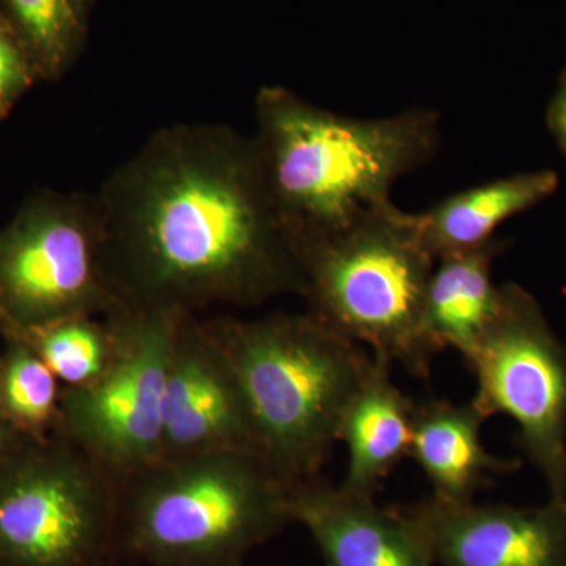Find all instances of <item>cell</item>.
Wrapping results in <instances>:
<instances>
[{
  "mask_svg": "<svg viewBox=\"0 0 566 566\" xmlns=\"http://www.w3.org/2000/svg\"><path fill=\"white\" fill-rule=\"evenodd\" d=\"M293 245L308 314L415 378L430 376L436 353L424 337L423 304L436 259L416 212L392 202Z\"/></svg>",
  "mask_w": 566,
  "mask_h": 566,
  "instance_id": "5b68a950",
  "label": "cell"
},
{
  "mask_svg": "<svg viewBox=\"0 0 566 566\" xmlns=\"http://www.w3.org/2000/svg\"><path fill=\"white\" fill-rule=\"evenodd\" d=\"M290 480L259 453L159 460L126 476L115 558L144 566H244L293 524Z\"/></svg>",
  "mask_w": 566,
  "mask_h": 566,
  "instance_id": "3957f363",
  "label": "cell"
},
{
  "mask_svg": "<svg viewBox=\"0 0 566 566\" xmlns=\"http://www.w3.org/2000/svg\"><path fill=\"white\" fill-rule=\"evenodd\" d=\"M18 331V340L31 346L65 387L98 378L114 354V329L107 316H69Z\"/></svg>",
  "mask_w": 566,
  "mask_h": 566,
  "instance_id": "e0dca14e",
  "label": "cell"
},
{
  "mask_svg": "<svg viewBox=\"0 0 566 566\" xmlns=\"http://www.w3.org/2000/svg\"><path fill=\"white\" fill-rule=\"evenodd\" d=\"M505 244L497 238L436 260L423 304V331L436 354L457 349L464 356L486 329L499 303L495 260Z\"/></svg>",
  "mask_w": 566,
  "mask_h": 566,
  "instance_id": "9a60e30c",
  "label": "cell"
},
{
  "mask_svg": "<svg viewBox=\"0 0 566 566\" xmlns=\"http://www.w3.org/2000/svg\"><path fill=\"white\" fill-rule=\"evenodd\" d=\"M120 482L70 444L0 460V566H102L115 557Z\"/></svg>",
  "mask_w": 566,
  "mask_h": 566,
  "instance_id": "8992f818",
  "label": "cell"
},
{
  "mask_svg": "<svg viewBox=\"0 0 566 566\" xmlns=\"http://www.w3.org/2000/svg\"><path fill=\"white\" fill-rule=\"evenodd\" d=\"M441 566H566V499L520 509L447 502L430 495L406 506Z\"/></svg>",
  "mask_w": 566,
  "mask_h": 566,
  "instance_id": "8fae6325",
  "label": "cell"
},
{
  "mask_svg": "<svg viewBox=\"0 0 566 566\" xmlns=\"http://www.w3.org/2000/svg\"><path fill=\"white\" fill-rule=\"evenodd\" d=\"M59 379L24 342L11 346L0 368V415L14 433L43 441L48 431L57 434L61 422Z\"/></svg>",
  "mask_w": 566,
  "mask_h": 566,
  "instance_id": "ac0fdd59",
  "label": "cell"
},
{
  "mask_svg": "<svg viewBox=\"0 0 566 566\" xmlns=\"http://www.w3.org/2000/svg\"><path fill=\"white\" fill-rule=\"evenodd\" d=\"M485 422L479 409L444 398L417 405L409 457L419 465L434 497L447 502L474 501L476 491L494 475L509 474L521 465L488 452L482 441Z\"/></svg>",
  "mask_w": 566,
  "mask_h": 566,
  "instance_id": "5bb4252c",
  "label": "cell"
},
{
  "mask_svg": "<svg viewBox=\"0 0 566 566\" xmlns=\"http://www.w3.org/2000/svg\"><path fill=\"white\" fill-rule=\"evenodd\" d=\"M182 314L118 308L115 345L88 385L65 387L57 434L118 482L161 458L167 368Z\"/></svg>",
  "mask_w": 566,
  "mask_h": 566,
  "instance_id": "ba28073f",
  "label": "cell"
},
{
  "mask_svg": "<svg viewBox=\"0 0 566 566\" xmlns=\"http://www.w3.org/2000/svg\"><path fill=\"white\" fill-rule=\"evenodd\" d=\"M205 323L240 378L264 460L290 482L319 476L374 353L308 312Z\"/></svg>",
  "mask_w": 566,
  "mask_h": 566,
  "instance_id": "277c9868",
  "label": "cell"
},
{
  "mask_svg": "<svg viewBox=\"0 0 566 566\" xmlns=\"http://www.w3.org/2000/svg\"><path fill=\"white\" fill-rule=\"evenodd\" d=\"M463 357L476 382L472 405L485 420L510 417L551 497L566 499V344L542 305L517 283L499 285L495 314Z\"/></svg>",
  "mask_w": 566,
  "mask_h": 566,
  "instance_id": "52a82bcc",
  "label": "cell"
},
{
  "mask_svg": "<svg viewBox=\"0 0 566 566\" xmlns=\"http://www.w3.org/2000/svg\"><path fill=\"white\" fill-rule=\"evenodd\" d=\"M557 188L556 172L538 170L452 193L427 211L416 212L424 248L438 260L485 244L502 223L545 202Z\"/></svg>",
  "mask_w": 566,
  "mask_h": 566,
  "instance_id": "2e32d148",
  "label": "cell"
},
{
  "mask_svg": "<svg viewBox=\"0 0 566 566\" xmlns=\"http://www.w3.org/2000/svg\"><path fill=\"white\" fill-rule=\"evenodd\" d=\"M102 566H129L125 565V562L120 560V558H111V560H107L106 564Z\"/></svg>",
  "mask_w": 566,
  "mask_h": 566,
  "instance_id": "603a6c76",
  "label": "cell"
},
{
  "mask_svg": "<svg viewBox=\"0 0 566 566\" xmlns=\"http://www.w3.org/2000/svg\"><path fill=\"white\" fill-rule=\"evenodd\" d=\"M103 264L122 308L197 315L303 290L253 136L166 126L96 192Z\"/></svg>",
  "mask_w": 566,
  "mask_h": 566,
  "instance_id": "6da1fadb",
  "label": "cell"
},
{
  "mask_svg": "<svg viewBox=\"0 0 566 566\" xmlns=\"http://www.w3.org/2000/svg\"><path fill=\"white\" fill-rule=\"evenodd\" d=\"M394 363L374 353L367 378L346 408L338 442L348 452L342 488L348 493L376 497L387 476L409 457L416 403L392 378Z\"/></svg>",
  "mask_w": 566,
  "mask_h": 566,
  "instance_id": "4fadbf2b",
  "label": "cell"
},
{
  "mask_svg": "<svg viewBox=\"0 0 566 566\" xmlns=\"http://www.w3.org/2000/svg\"><path fill=\"white\" fill-rule=\"evenodd\" d=\"M29 46L48 74L71 61L87 20V0H7Z\"/></svg>",
  "mask_w": 566,
  "mask_h": 566,
  "instance_id": "d6986e66",
  "label": "cell"
},
{
  "mask_svg": "<svg viewBox=\"0 0 566 566\" xmlns=\"http://www.w3.org/2000/svg\"><path fill=\"white\" fill-rule=\"evenodd\" d=\"M29 65L20 48L0 29V114L29 84Z\"/></svg>",
  "mask_w": 566,
  "mask_h": 566,
  "instance_id": "ffe728a7",
  "label": "cell"
},
{
  "mask_svg": "<svg viewBox=\"0 0 566 566\" xmlns=\"http://www.w3.org/2000/svg\"><path fill=\"white\" fill-rule=\"evenodd\" d=\"M290 515L312 535L324 566H434L416 517L376 497L348 493L322 476L290 485Z\"/></svg>",
  "mask_w": 566,
  "mask_h": 566,
  "instance_id": "7c38bea8",
  "label": "cell"
},
{
  "mask_svg": "<svg viewBox=\"0 0 566 566\" xmlns=\"http://www.w3.org/2000/svg\"><path fill=\"white\" fill-rule=\"evenodd\" d=\"M0 304L18 329L122 308L103 264L96 193L33 208L0 240Z\"/></svg>",
  "mask_w": 566,
  "mask_h": 566,
  "instance_id": "9c48e42d",
  "label": "cell"
},
{
  "mask_svg": "<svg viewBox=\"0 0 566 566\" xmlns=\"http://www.w3.org/2000/svg\"><path fill=\"white\" fill-rule=\"evenodd\" d=\"M13 438V428H11L10 424L7 423V420L3 419L2 415H0V460L10 452Z\"/></svg>",
  "mask_w": 566,
  "mask_h": 566,
  "instance_id": "7402d4cb",
  "label": "cell"
},
{
  "mask_svg": "<svg viewBox=\"0 0 566 566\" xmlns=\"http://www.w3.org/2000/svg\"><path fill=\"white\" fill-rule=\"evenodd\" d=\"M216 452L262 455V447L229 356L205 319L185 315L167 368L159 460Z\"/></svg>",
  "mask_w": 566,
  "mask_h": 566,
  "instance_id": "30bf717a",
  "label": "cell"
},
{
  "mask_svg": "<svg viewBox=\"0 0 566 566\" xmlns=\"http://www.w3.org/2000/svg\"><path fill=\"white\" fill-rule=\"evenodd\" d=\"M255 122L264 177L292 243L392 203L395 182L433 161L442 139L438 111L346 117L281 85L260 88Z\"/></svg>",
  "mask_w": 566,
  "mask_h": 566,
  "instance_id": "7a4b0ae2",
  "label": "cell"
},
{
  "mask_svg": "<svg viewBox=\"0 0 566 566\" xmlns=\"http://www.w3.org/2000/svg\"><path fill=\"white\" fill-rule=\"evenodd\" d=\"M547 126L566 158V69L558 80L557 91L546 112Z\"/></svg>",
  "mask_w": 566,
  "mask_h": 566,
  "instance_id": "44dd1931",
  "label": "cell"
}]
</instances>
